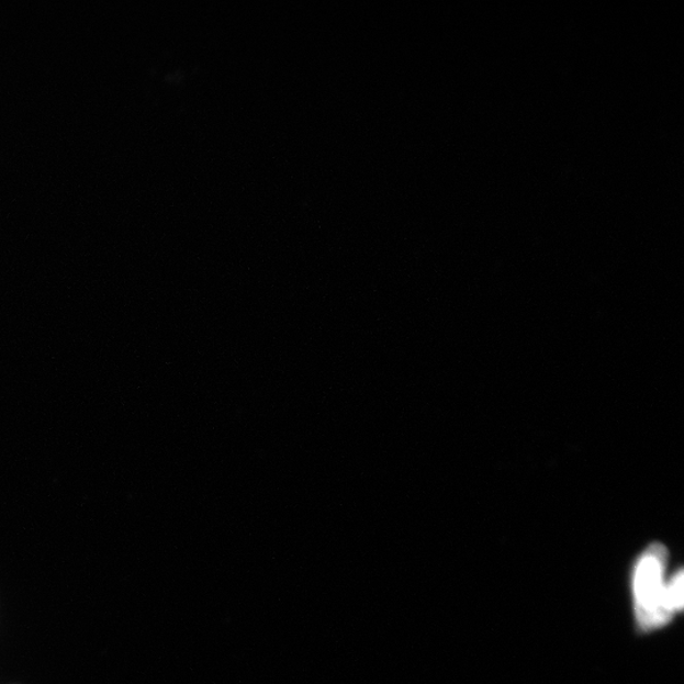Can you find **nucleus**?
I'll return each mask as SVG.
<instances>
[{
	"label": "nucleus",
	"instance_id": "f257e3e1",
	"mask_svg": "<svg viewBox=\"0 0 684 684\" xmlns=\"http://www.w3.org/2000/svg\"><path fill=\"white\" fill-rule=\"evenodd\" d=\"M665 547L653 543L642 554L633 579L636 613L642 630H650L671 620L674 615L669 597V583L664 581Z\"/></svg>",
	"mask_w": 684,
	"mask_h": 684
},
{
	"label": "nucleus",
	"instance_id": "f03ea898",
	"mask_svg": "<svg viewBox=\"0 0 684 684\" xmlns=\"http://www.w3.org/2000/svg\"><path fill=\"white\" fill-rule=\"evenodd\" d=\"M683 572L680 571L669 583V597L674 614L683 607Z\"/></svg>",
	"mask_w": 684,
	"mask_h": 684
}]
</instances>
